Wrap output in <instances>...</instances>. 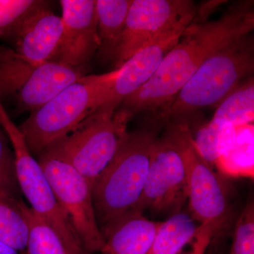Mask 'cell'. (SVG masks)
Returning a JSON list of instances; mask_svg holds the SVG:
<instances>
[{
  "label": "cell",
  "mask_w": 254,
  "mask_h": 254,
  "mask_svg": "<svg viewBox=\"0 0 254 254\" xmlns=\"http://www.w3.org/2000/svg\"><path fill=\"white\" fill-rule=\"evenodd\" d=\"M83 76L81 68L55 62L33 63L0 46V99L14 100L19 111H34Z\"/></svg>",
  "instance_id": "obj_6"
},
{
  "label": "cell",
  "mask_w": 254,
  "mask_h": 254,
  "mask_svg": "<svg viewBox=\"0 0 254 254\" xmlns=\"http://www.w3.org/2000/svg\"><path fill=\"white\" fill-rule=\"evenodd\" d=\"M119 69L100 75L83 76L31 112L18 127L32 155L69 134L104 103Z\"/></svg>",
  "instance_id": "obj_4"
},
{
  "label": "cell",
  "mask_w": 254,
  "mask_h": 254,
  "mask_svg": "<svg viewBox=\"0 0 254 254\" xmlns=\"http://www.w3.org/2000/svg\"><path fill=\"white\" fill-rule=\"evenodd\" d=\"M220 230H221L217 225L210 222L200 224L194 237L195 242L192 250L188 254H204L211 242L212 239Z\"/></svg>",
  "instance_id": "obj_26"
},
{
  "label": "cell",
  "mask_w": 254,
  "mask_h": 254,
  "mask_svg": "<svg viewBox=\"0 0 254 254\" xmlns=\"http://www.w3.org/2000/svg\"><path fill=\"white\" fill-rule=\"evenodd\" d=\"M0 254H21L17 250L0 241Z\"/></svg>",
  "instance_id": "obj_28"
},
{
  "label": "cell",
  "mask_w": 254,
  "mask_h": 254,
  "mask_svg": "<svg viewBox=\"0 0 254 254\" xmlns=\"http://www.w3.org/2000/svg\"><path fill=\"white\" fill-rule=\"evenodd\" d=\"M254 70V41L251 33L224 46L198 67L166 105L150 115V127L187 123L190 114L217 107Z\"/></svg>",
  "instance_id": "obj_2"
},
{
  "label": "cell",
  "mask_w": 254,
  "mask_h": 254,
  "mask_svg": "<svg viewBox=\"0 0 254 254\" xmlns=\"http://www.w3.org/2000/svg\"><path fill=\"white\" fill-rule=\"evenodd\" d=\"M226 2V1L222 0H210V1H205V3H202L199 7L197 6L196 12L192 19V23H202L206 22L208 21V18L210 15L213 14L214 11Z\"/></svg>",
  "instance_id": "obj_27"
},
{
  "label": "cell",
  "mask_w": 254,
  "mask_h": 254,
  "mask_svg": "<svg viewBox=\"0 0 254 254\" xmlns=\"http://www.w3.org/2000/svg\"><path fill=\"white\" fill-rule=\"evenodd\" d=\"M230 254H254V205L250 201L235 225Z\"/></svg>",
  "instance_id": "obj_24"
},
{
  "label": "cell",
  "mask_w": 254,
  "mask_h": 254,
  "mask_svg": "<svg viewBox=\"0 0 254 254\" xmlns=\"http://www.w3.org/2000/svg\"><path fill=\"white\" fill-rule=\"evenodd\" d=\"M165 133L185 163L190 216L200 224L210 222L222 230L230 216L223 181L200 154L188 123L169 124Z\"/></svg>",
  "instance_id": "obj_7"
},
{
  "label": "cell",
  "mask_w": 254,
  "mask_h": 254,
  "mask_svg": "<svg viewBox=\"0 0 254 254\" xmlns=\"http://www.w3.org/2000/svg\"><path fill=\"white\" fill-rule=\"evenodd\" d=\"M0 125L12 145L18 185L31 204L30 208L57 232L64 243L78 253L86 254L67 216L55 198L43 169L31 154L22 133L9 118L1 100Z\"/></svg>",
  "instance_id": "obj_8"
},
{
  "label": "cell",
  "mask_w": 254,
  "mask_h": 254,
  "mask_svg": "<svg viewBox=\"0 0 254 254\" xmlns=\"http://www.w3.org/2000/svg\"><path fill=\"white\" fill-rule=\"evenodd\" d=\"M133 116L120 108L98 109L43 153L70 164L92 187L127 141V125Z\"/></svg>",
  "instance_id": "obj_5"
},
{
  "label": "cell",
  "mask_w": 254,
  "mask_h": 254,
  "mask_svg": "<svg viewBox=\"0 0 254 254\" xmlns=\"http://www.w3.org/2000/svg\"><path fill=\"white\" fill-rule=\"evenodd\" d=\"M196 9L190 0H133L113 58L115 69L165 32L192 21Z\"/></svg>",
  "instance_id": "obj_11"
},
{
  "label": "cell",
  "mask_w": 254,
  "mask_h": 254,
  "mask_svg": "<svg viewBox=\"0 0 254 254\" xmlns=\"http://www.w3.org/2000/svg\"><path fill=\"white\" fill-rule=\"evenodd\" d=\"M40 0H0V40L11 39L18 23Z\"/></svg>",
  "instance_id": "obj_23"
},
{
  "label": "cell",
  "mask_w": 254,
  "mask_h": 254,
  "mask_svg": "<svg viewBox=\"0 0 254 254\" xmlns=\"http://www.w3.org/2000/svg\"><path fill=\"white\" fill-rule=\"evenodd\" d=\"M158 130L150 127L129 133L123 147L92 185L97 222L104 238L115 223L132 211L141 196Z\"/></svg>",
  "instance_id": "obj_3"
},
{
  "label": "cell",
  "mask_w": 254,
  "mask_h": 254,
  "mask_svg": "<svg viewBox=\"0 0 254 254\" xmlns=\"http://www.w3.org/2000/svg\"><path fill=\"white\" fill-rule=\"evenodd\" d=\"M63 34L62 18L41 1L18 23L11 40L15 51L32 63H57Z\"/></svg>",
  "instance_id": "obj_14"
},
{
  "label": "cell",
  "mask_w": 254,
  "mask_h": 254,
  "mask_svg": "<svg viewBox=\"0 0 254 254\" xmlns=\"http://www.w3.org/2000/svg\"><path fill=\"white\" fill-rule=\"evenodd\" d=\"M254 4L253 0L235 1L218 19L190 23L149 81L125 98L119 108L135 115L154 113L170 103L209 57L252 33Z\"/></svg>",
  "instance_id": "obj_1"
},
{
  "label": "cell",
  "mask_w": 254,
  "mask_h": 254,
  "mask_svg": "<svg viewBox=\"0 0 254 254\" xmlns=\"http://www.w3.org/2000/svg\"><path fill=\"white\" fill-rule=\"evenodd\" d=\"M198 226L190 214L180 211L160 222L149 250L145 254H178L194 238Z\"/></svg>",
  "instance_id": "obj_17"
},
{
  "label": "cell",
  "mask_w": 254,
  "mask_h": 254,
  "mask_svg": "<svg viewBox=\"0 0 254 254\" xmlns=\"http://www.w3.org/2000/svg\"><path fill=\"white\" fill-rule=\"evenodd\" d=\"M188 200L186 170L181 153L166 134L152 145L144 187L132 211L154 214L182 211Z\"/></svg>",
  "instance_id": "obj_10"
},
{
  "label": "cell",
  "mask_w": 254,
  "mask_h": 254,
  "mask_svg": "<svg viewBox=\"0 0 254 254\" xmlns=\"http://www.w3.org/2000/svg\"><path fill=\"white\" fill-rule=\"evenodd\" d=\"M191 21L180 23L137 51L119 69L113 86L99 109L116 110L124 100L145 85L156 72L165 55L177 44Z\"/></svg>",
  "instance_id": "obj_12"
},
{
  "label": "cell",
  "mask_w": 254,
  "mask_h": 254,
  "mask_svg": "<svg viewBox=\"0 0 254 254\" xmlns=\"http://www.w3.org/2000/svg\"><path fill=\"white\" fill-rule=\"evenodd\" d=\"M254 120V81L251 76L217 106L210 122L220 127L226 124L238 127L253 124Z\"/></svg>",
  "instance_id": "obj_19"
},
{
  "label": "cell",
  "mask_w": 254,
  "mask_h": 254,
  "mask_svg": "<svg viewBox=\"0 0 254 254\" xmlns=\"http://www.w3.org/2000/svg\"><path fill=\"white\" fill-rule=\"evenodd\" d=\"M63 34L57 63L81 68L98 50L95 0H62Z\"/></svg>",
  "instance_id": "obj_13"
},
{
  "label": "cell",
  "mask_w": 254,
  "mask_h": 254,
  "mask_svg": "<svg viewBox=\"0 0 254 254\" xmlns=\"http://www.w3.org/2000/svg\"><path fill=\"white\" fill-rule=\"evenodd\" d=\"M0 192L21 200V195L16 174L14 151L10 148L8 139L0 131Z\"/></svg>",
  "instance_id": "obj_22"
},
{
  "label": "cell",
  "mask_w": 254,
  "mask_h": 254,
  "mask_svg": "<svg viewBox=\"0 0 254 254\" xmlns=\"http://www.w3.org/2000/svg\"><path fill=\"white\" fill-rule=\"evenodd\" d=\"M38 162L85 253H98L105 240L97 222L89 182L70 164L49 153H41Z\"/></svg>",
  "instance_id": "obj_9"
},
{
  "label": "cell",
  "mask_w": 254,
  "mask_h": 254,
  "mask_svg": "<svg viewBox=\"0 0 254 254\" xmlns=\"http://www.w3.org/2000/svg\"><path fill=\"white\" fill-rule=\"evenodd\" d=\"M160 222L131 211L119 220L105 235L104 247L95 254H145Z\"/></svg>",
  "instance_id": "obj_15"
},
{
  "label": "cell",
  "mask_w": 254,
  "mask_h": 254,
  "mask_svg": "<svg viewBox=\"0 0 254 254\" xmlns=\"http://www.w3.org/2000/svg\"><path fill=\"white\" fill-rule=\"evenodd\" d=\"M132 1L95 0L99 39L98 50L102 59L113 61Z\"/></svg>",
  "instance_id": "obj_16"
},
{
  "label": "cell",
  "mask_w": 254,
  "mask_h": 254,
  "mask_svg": "<svg viewBox=\"0 0 254 254\" xmlns=\"http://www.w3.org/2000/svg\"><path fill=\"white\" fill-rule=\"evenodd\" d=\"M25 205L0 192V241L20 254L26 252L29 234Z\"/></svg>",
  "instance_id": "obj_20"
},
{
  "label": "cell",
  "mask_w": 254,
  "mask_h": 254,
  "mask_svg": "<svg viewBox=\"0 0 254 254\" xmlns=\"http://www.w3.org/2000/svg\"><path fill=\"white\" fill-rule=\"evenodd\" d=\"M222 127L210 121L200 127L195 136H193L200 154L212 167L215 166L218 160V136Z\"/></svg>",
  "instance_id": "obj_25"
},
{
  "label": "cell",
  "mask_w": 254,
  "mask_h": 254,
  "mask_svg": "<svg viewBox=\"0 0 254 254\" xmlns=\"http://www.w3.org/2000/svg\"><path fill=\"white\" fill-rule=\"evenodd\" d=\"M254 129L253 124L237 127L236 138L231 148L215 164L220 175L254 178Z\"/></svg>",
  "instance_id": "obj_18"
},
{
  "label": "cell",
  "mask_w": 254,
  "mask_h": 254,
  "mask_svg": "<svg viewBox=\"0 0 254 254\" xmlns=\"http://www.w3.org/2000/svg\"><path fill=\"white\" fill-rule=\"evenodd\" d=\"M29 225L26 254H84L71 250L33 209L25 205Z\"/></svg>",
  "instance_id": "obj_21"
}]
</instances>
